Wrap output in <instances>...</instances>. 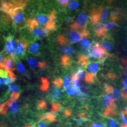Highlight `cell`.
<instances>
[{
    "label": "cell",
    "mask_w": 127,
    "mask_h": 127,
    "mask_svg": "<svg viewBox=\"0 0 127 127\" xmlns=\"http://www.w3.org/2000/svg\"><path fill=\"white\" fill-rule=\"evenodd\" d=\"M34 19L39 26L50 31H54L57 29L56 12L54 10L48 14H37Z\"/></svg>",
    "instance_id": "1"
},
{
    "label": "cell",
    "mask_w": 127,
    "mask_h": 127,
    "mask_svg": "<svg viewBox=\"0 0 127 127\" xmlns=\"http://www.w3.org/2000/svg\"><path fill=\"white\" fill-rule=\"evenodd\" d=\"M26 25L32 35L37 38H42L47 36L50 31L45 28L40 26L34 18H30L26 22Z\"/></svg>",
    "instance_id": "2"
},
{
    "label": "cell",
    "mask_w": 127,
    "mask_h": 127,
    "mask_svg": "<svg viewBox=\"0 0 127 127\" xmlns=\"http://www.w3.org/2000/svg\"><path fill=\"white\" fill-rule=\"evenodd\" d=\"M109 14V9L108 8L99 7L94 9L90 16V22L92 24L104 22L107 19Z\"/></svg>",
    "instance_id": "3"
},
{
    "label": "cell",
    "mask_w": 127,
    "mask_h": 127,
    "mask_svg": "<svg viewBox=\"0 0 127 127\" xmlns=\"http://www.w3.org/2000/svg\"><path fill=\"white\" fill-rule=\"evenodd\" d=\"M24 8V7L15 8L8 14L16 28H21L25 25Z\"/></svg>",
    "instance_id": "4"
},
{
    "label": "cell",
    "mask_w": 127,
    "mask_h": 127,
    "mask_svg": "<svg viewBox=\"0 0 127 127\" xmlns=\"http://www.w3.org/2000/svg\"><path fill=\"white\" fill-rule=\"evenodd\" d=\"M89 54L91 57L98 59L101 63L111 56L100 46L99 43L95 42L92 43L89 50Z\"/></svg>",
    "instance_id": "5"
},
{
    "label": "cell",
    "mask_w": 127,
    "mask_h": 127,
    "mask_svg": "<svg viewBox=\"0 0 127 127\" xmlns=\"http://www.w3.org/2000/svg\"><path fill=\"white\" fill-rule=\"evenodd\" d=\"M90 37V32L86 28L79 30H72L68 33V38L71 43H75L82 39H87Z\"/></svg>",
    "instance_id": "6"
},
{
    "label": "cell",
    "mask_w": 127,
    "mask_h": 127,
    "mask_svg": "<svg viewBox=\"0 0 127 127\" xmlns=\"http://www.w3.org/2000/svg\"><path fill=\"white\" fill-rule=\"evenodd\" d=\"M6 42L5 46L4 51L7 54L9 55V57L14 60L16 59V50L17 48V42L12 35H9L6 38Z\"/></svg>",
    "instance_id": "7"
},
{
    "label": "cell",
    "mask_w": 127,
    "mask_h": 127,
    "mask_svg": "<svg viewBox=\"0 0 127 127\" xmlns=\"http://www.w3.org/2000/svg\"><path fill=\"white\" fill-rule=\"evenodd\" d=\"M88 18L86 13L82 11L77 17L76 19L70 26L71 29L79 30L86 28Z\"/></svg>",
    "instance_id": "8"
},
{
    "label": "cell",
    "mask_w": 127,
    "mask_h": 127,
    "mask_svg": "<svg viewBox=\"0 0 127 127\" xmlns=\"http://www.w3.org/2000/svg\"><path fill=\"white\" fill-rule=\"evenodd\" d=\"M116 99L114 98L113 95L111 94H107L104 95L102 99V103L104 109H112L116 110V105L115 102Z\"/></svg>",
    "instance_id": "9"
},
{
    "label": "cell",
    "mask_w": 127,
    "mask_h": 127,
    "mask_svg": "<svg viewBox=\"0 0 127 127\" xmlns=\"http://www.w3.org/2000/svg\"><path fill=\"white\" fill-rule=\"evenodd\" d=\"M17 45L16 50V54L18 57H22L25 54L27 49L28 43L27 41L22 39H19L17 40Z\"/></svg>",
    "instance_id": "10"
},
{
    "label": "cell",
    "mask_w": 127,
    "mask_h": 127,
    "mask_svg": "<svg viewBox=\"0 0 127 127\" xmlns=\"http://www.w3.org/2000/svg\"><path fill=\"white\" fill-rule=\"evenodd\" d=\"M93 29L96 36L97 37H104L106 33V31L104 28V25L100 23L93 24Z\"/></svg>",
    "instance_id": "11"
},
{
    "label": "cell",
    "mask_w": 127,
    "mask_h": 127,
    "mask_svg": "<svg viewBox=\"0 0 127 127\" xmlns=\"http://www.w3.org/2000/svg\"><path fill=\"white\" fill-rule=\"evenodd\" d=\"M102 47L106 51H110L113 49L114 45L111 37L104 36L101 41Z\"/></svg>",
    "instance_id": "12"
},
{
    "label": "cell",
    "mask_w": 127,
    "mask_h": 127,
    "mask_svg": "<svg viewBox=\"0 0 127 127\" xmlns=\"http://www.w3.org/2000/svg\"><path fill=\"white\" fill-rule=\"evenodd\" d=\"M88 65L87 70L88 72L96 76V73L101 69V62H93Z\"/></svg>",
    "instance_id": "13"
},
{
    "label": "cell",
    "mask_w": 127,
    "mask_h": 127,
    "mask_svg": "<svg viewBox=\"0 0 127 127\" xmlns=\"http://www.w3.org/2000/svg\"><path fill=\"white\" fill-rule=\"evenodd\" d=\"M13 59L9 57L5 58L3 61V64L7 69V71H12L15 70L14 67Z\"/></svg>",
    "instance_id": "14"
},
{
    "label": "cell",
    "mask_w": 127,
    "mask_h": 127,
    "mask_svg": "<svg viewBox=\"0 0 127 127\" xmlns=\"http://www.w3.org/2000/svg\"><path fill=\"white\" fill-rule=\"evenodd\" d=\"M78 63L82 66H86L89 63V56L85 54H80L78 57Z\"/></svg>",
    "instance_id": "15"
},
{
    "label": "cell",
    "mask_w": 127,
    "mask_h": 127,
    "mask_svg": "<svg viewBox=\"0 0 127 127\" xmlns=\"http://www.w3.org/2000/svg\"><path fill=\"white\" fill-rule=\"evenodd\" d=\"M92 43L87 40V39H82L80 41V46L82 50L86 53H89V50L91 48Z\"/></svg>",
    "instance_id": "16"
},
{
    "label": "cell",
    "mask_w": 127,
    "mask_h": 127,
    "mask_svg": "<svg viewBox=\"0 0 127 127\" xmlns=\"http://www.w3.org/2000/svg\"><path fill=\"white\" fill-rule=\"evenodd\" d=\"M13 102L10 101L9 100L4 103H2V104L0 105V114L2 115L6 114L7 112L8 107L10 106V105L12 104Z\"/></svg>",
    "instance_id": "17"
},
{
    "label": "cell",
    "mask_w": 127,
    "mask_h": 127,
    "mask_svg": "<svg viewBox=\"0 0 127 127\" xmlns=\"http://www.w3.org/2000/svg\"><path fill=\"white\" fill-rule=\"evenodd\" d=\"M72 63V60L69 56L64 55L61 58V64L64 67L69 66Z\"/></svg>",
    "instance_id": "18"
},
{
    "label": "cell",
    "mask_w": 127,
    "mask_h": 127,
    "mask_svg": "<svg viewBox=\"0 0 127 127\" xmlns=\"http://www.w3.org/2000/svg\"><path fill=\"white\" fill-rule=\"evenodd\" d=\"M41 84L40 85V90L41 91L45 92L48 90L50 87V82L47 79L44 77L41 78Z\"/></svg>",
    "instance_id": "19"
},
{
    "label": "cell",
    "mask_w": 127,
    "mask_h": 127,
    "mask_svg": "<svg viewBox=\"0 0 127 127\" xmlns=\"http://www.w3.org/2000/svg\"><path fill=\"white\" fill-rule=\"evenodd\" d=\"M96 76L90 73H85L83 80L87 83L91 84V83H93L96 80Z\"/></svg>",
    "instance_id": "20"
},
{
    "label": "cell",
    "mask_w": 127,
    "mask_h": 127,
    "mask_svg": "<svg viewBox=\"0 0 127 127\" xmlns=\"http://www.w3.org/2000/svg\"><path fill=\"white\" fill-rule=\"evenodd\" d=\"M39 44L37 42H34L32 43L31 46H30L29 50H28V52L32 54H36L38 52L39 49Z\"/></svg>",
    "instance_id": "21"
},
{
    "label": "cell",
    "mask_w": 127,
    "mask_h": 127,
    "mask_svg": "<svg viewBox=\"0 0 127 127\" xmlns=\"http://www.w3.org/2000/svg\"><path fill=\"white\" fill-rule=\"evenodd\" d=\"M62 52L66 55H71L75 53V50L73 48L69 46H64L61 49Z\"/></svg>",
    "instance_id": "22"
},
{
    "label": "cell",
    "mask_w": 127,
    "mask_h": 127,
    "mask_svg": "<svg viewBox=\"0 0 127 127\" xmlns=\"http://www.w3.org/2000/svg\"><path fill=\"white\" fill-rule=\"evenodd\" d=\"M79 7V3L76 0H73L70 1L68 4V9L71 11L75 10Z\"/></svg>",
    "instance_id": "23"
},
{
    "label": "cell",
    "mask_w": 127,
    "mask_h": 127,
    "mask_svg": "<svg viewBox=\"0 0 127 127\" xmlns=\"http://www.w3.org/2000/svg\"><path fill=\"white\" fill-rule=\"evenodd\" d=\"M51 95L56 99H59L61 96V92L58 88H53L51 91Z\"/></svg>",
    "instance_id": "24"
},
{
    "label": "cell",
    "mask_w": 127,
    "mask_h": 127,
    "mask_svg": "<svg viewBox=\"0 0 127 127\" xmlns=\"http://www.w3.org/2000/svg\"><path fill=\"white\" fill-rule=\"evenodd\" d=\"M71 82L74 86L76 87L78 89L80 87V84L79 82V79L77 76L76 73H74L71 76Z\"/></svg>",
    "instance_id": "25"
},
{
    "label": "cell",
    "mask_w": 127,
    "mask_h": 127,
    "mask_svg": "<svg viewBox=\"0 0 127 127\" xmlns=\"http://www.w3.org/2000/svg\"><path fill=\"white\" fill-rule=\"evenodd\" d=\"M28 63L29 66L32 68L39 67L40 62H39L36 59L34 58H29L28 59Z\"/></svg>",
    "instance_id": "26"
},
{
    "label": "cell",
    "mask_w": 127,
    "mask_h": 127,
    "mask_svg": "<svg viewBox=\"0 0 127 127\" xmlns=\"http://www.w3.org/2000/svg\"><path fill=\"white\" fill-rule=\"evenodd\" d=\"M66 92V94L68 95H75L77 94L79 92V90L78 88L74 86H71L67 89Z\"/></svg>",
    "instance_id": "27"
},
{
    "label": "cell",
    "mask_w": 127,
    "mask_h": 127,
    "mask_svg": "<svg viewBox=\"0 0 127 127\" xmlns=\"http://www.w3.org/2000/svg\"><path fill=\"white\" fill-rule=\"evenodd\" d=\"M45 117L44 119L47 122H50V123H54L56 121V116L54 114L51 113H48L47 114H44Z\"/></svg>",
    "instance_id": "28"
},
{
    "label": "cell",
    "mask_w": 127,
    "mask_h": 127,
    "mask_svg": "<svg viewBox=\"0 0 127 127\" xmlns=\"http://www.w3.org/2000/svg\"><path fill=\"white\" fill-rule=\"evenodd\" d=\"M57 41L60 45L65 46L68 44L67 39L63 35H59L57 37Z\"/></svg>",
    "instance_id": "29"
},
{
    "label": "cell",
    "mask_w": 127,
    "mask_h": 127,
    "mask_svg": "<svg viewBox=\"0 0 127 127\" xmlns=\"http://www.w3.org/2000/svg\"><path fill=\"white\" fill-rule=\"evenodd\" d=\"M104 115L106 117H114L116 116V110L112 109H104Z\"/></svg>",
    "instance_id": "30"
},
{
    "label": "cell",
    "mask_w": 127,
    "mask_h": 127,
    "mask_svg": "<svg viewBox=\"0 0 127 127\" xmlns=\"http://www.w3.org/2000/svg\"><path fill=\"white\" fill-rule=\"evenodd\" d=\"M116 23H114L112 21H109L104 25V28H105L106 32L113 30L114 28V27H116Z\"/></svg>",
    "instance_id": "31"
},
{
    "label": "cell",
    "mask_w": 127,
    "mask_h": 127,
    "mask_svg": "<svg viewBox=\"0 0 127 127\" xmlns=\"http://www.w3.org/2000/svg\"><path fill=\"white\" fill-rule=\"evenodd\" d=\"M118 123L113 119L109 118L106 122L107 127H118Z\"/></svg>",
    "instance_id": "32"
},
{
    "label": "cell",
    "mask_w": 127,
    "mask_h": 127,
    "mask_svg": "<svg viewBox=\"0 0 127 127\" xmlns=\"http://www.w3.org/2000/svg\"><path fill=\"white\" fill-rule=\"evenodd\" d=\"M18 108V103L16 101H15L12 102V104L10 106V112L12 114H15L17 112Z\"/></svg>",
    "instance_id": "33"
},
{
    "label": "cell",
    "mask_w": 127,
    "mask_h": 127,
    "mask_svg": "<svg viewBox=\"0 0 127 127\" xmlns=\"http://www.w3.org/2000/svg\"><path fill=\"white\" fill-rule=\"evenodd\" d=\"M37 107L39 110H43L47 107V103L45 101L41 100L38 102L37 104Z\"/></svg>",
    "instance_id": "34"
},
{
    "label": "cell",
    "mask_w": 127,
    "mask_h": 127,
    "mask_svg": "<svg viewBox=\"0 0 127 127\" xmlns=\"http://www.w3.org/2000/svg\"><path fill=\"white\" fill-rule=\"evenodd\" d=\"M61 109V106L60 104L59 103H54L52 104V109L51 112L52 113H56L60 111Z\"/></svg>",
    "instance_id": "35"
},
{
    "label": "cell",
    "mask_w": 127,
    "mask_h": 127,
    "mask_svg": "<svg viewBox=\"0 0 127 127\" xmlns=\"http://www.w3.org/2000/svg\"><path fill=\"white\" fill-rule=\"evenodd\" d=\"M112 94L113 95L114 98L116 100H120L121 99L122 95L120 91L117 89H114Z\"/></svg>",
    "instance_id": "36"
},
{
    "label": "cell",
    "mask_w": 127,
    "mask_h": 127,
    "mask_svg": "<svg viewBox=\"0 0 127 127\" xmlns=\"http://www.w3.org/2000/svg\"><path fill=\"white\" fill-rule=\"evenodd\" d=\"M85 71L82 69V68H80L78 71L77 73H76L77 74V76L78 77V79H84V78L85 76Z\"/></svg>",
    "instance_id": "37"
},
{
    "label": "cell",
    "mask_w": 127,
    "mask_h": 127,
    "mask_svg": "<svg viewBox=\"0 0 127 127\" xmlns=\"http://www.w3.org/2000/svg\"><path fill=\"white\" fill-rule=\"evenodd\" d=\"M53 83L57 87L61 88L63 84V81L62 79L59 78H58V79H56L54 80Z\"/></svg>",
    "instance_id": "38"
},
{
    "label": "cell",
    "mask_w": 127,
    "mask_h": 127,
    "mask_svg": "<svg viewBox=\"0 0 127 127\" xmlns=\"http://www.w3.org/2000/svg\"><path fill=\"white\" fill-rule=\"evenodd\" d=\"M104 90L106 93L112 94L114 88H113V87L105 83L104 84Z\"/></svg>",
    "instance_id": "39"
},
{
    "label": "cell",
    "mask_w": 127,
    "mask_h": 127,
    "mask_svg": "<svg viewBox=\"0 0 127 127\" xmlns=\"http://www.w3.org/2000/svg\"><path fill=\"white\" fill-rule=\"evenodd\" d=\"M20 94L19 92H14L10 95V98L9 100L11 102H13V101L17 100L20 96Z\"/></svg>",
    "instance_id": "40"
},
{
    "label": "cell",
    "mask_w": 127,
    "mask_h": 127,
    "mask_svg": "<svg viewBox=\"0 0 127 127\" xmlns=\"http://www.w3.org/2000/svg\"><path fill=\"white\" fill-rule=\"evenodd\" d=\"M17 69L19 71V73H21L24 74L26 72V69L24 67V66L23 65V64L20 63V62H18V63L17 64Z\"/></svg>",
    "instance_id": "41"
},
{
    "label": "cell",
    "mask_w": 127,
    "mask_h": 127,
    "mask_svg": "<svg viewBox=\"0 0 127 127\" xmlns=\"http://www.w3.org/2000/svg\"><path fill=\"white\" fill-rule=\"evenodd\" d=\"M70 84V78L69 77L66 76L64 78V90H66L67 89Z\"/></svg>",
    "instance_id": "42"
},
{
    "label": "cell",
    "mask_w": 127,
    "mask_h": 127,
    "mask_svg": "<svg viewBox=\"0 0 127 127\" xmlns=\"http://www.w3.org/2000/svg\"><path fill=\"white\" fill-rule=\"evenodd\" d=\"M71 0H58V2L61 7H65Z\"/></svg>",
    "instance_id": "43"
},
{
    "label": "cell",
    "mask_w": 127,
    "mask_h": 127,
    "mask_svg": "<svg viewBox=\"0 0 127 127\" xmlns=\"http://www.w3.org/2000/svg\"><path fill=\"white\" fill-rule=\"evenodd\" d=\"M7 74L10 78V79L11 80V82H14L16 80V79H17L16 76L15 75V74L12 71H8Z\"/></svg>",
    "instance_id": "44"
},
{
    "label": "cell",
    "mask_w": 127,
    "mask_h": 127,
    "mask_svg": "<svg viewBox=\"0 0 127 127\" xmlns=\"http://www.w3.org/2000/svg\"><path fill=\"white\" fill-rule=\"evenodd\" d=\"M122 63L123 66V68L124 69V73L127 75V58L123 59Z\"/></svg>",
    "instance_id": "45"
},
{
    "label": "cell",
    "mask_w": 127,
    "mask_h": 127,
    "mask_svg": "<svg viewBox=\"0 0 127 127\" xmlns=\"http://www.w3.org/2000/svg\"><path fill=\"white\" fill-rule=\"evenodd\" d=\"M9 90L10 91H17L19 90V87L15 84H11L9 87Z\"/></svg>",
    "instance_id": "46"
},
{
    "label": "cell",
    "mask_w": 127,
    "mask_h": 127,
    "mask_svg": "<svg viewBox=\"0 0 127 127\" xmlns=\"http://www.w3.org/2000/svg\"><path fill=\"white\" fill-rule=\"evenodd\" d=\"M72 115V112L69 109H66L64 110V115L65 117L68 118L71 116Z\"/></svg>",
    "instance_id": "47"
},
{
    "label": "cell",
    "mask_w": 127,
    "mask_h": 127,
    "mask_svg": "<svg viewBox=\"0 0 127 127\" xmlns=\"http://www.w3.org/2000/svg\"><path fill=\"white\" fill-rule=\"evenodd\" d=\"M11 81L9 78H4L2 80V83L4 85H8L11 82Z\"/></svg>",
    "instance_id": "48"
},
{
    "label": "cell",
    "mask_w": 127,
    "mask_h": 127,
    "mask_svg": "<svg viewBox=\"0 0 127 127\" xmlns=\"http://www.w3.org/2000/svg\"><path fill=\"white\" fill-rule=\"evenodd\" d=\"M122 96L123 99H127V89H123L122 91Z\"/></svg>",
    "instance_id": "49"
},
{
    "label": "cell",
    "mask_w": 127,
    "mask_h": 127,
    "mask_svg": "<svg viewBox=\"0 0 127 127\" xmlns=\"http://www.w3.org/2000/svg\"><path fill=\"white\" fill-rule=\"evenodd\" d=\"M8 74L6 72L3 71V70H0V77L2 78L7 77Z\"/></svg>",
    "instance_id": "50"
},
{
    "label": "cell",
    "mask_w": 127,
    "mask_h": 127,
    "mask_svg": "<svg viewBox=\"0 0 127 127\" xmlns=\"http://www.w3.org/2000/svg\"><path fill=\"white\" fill-rule=\"evenodd\" d=\"M91 127H105V126L103 124H102L101 123H93L92 124Z\"/></svg>",
    "instance_id": "51"
},
{
    "label": "cell",
    "mask_w": 127,
    "mask_h": 127,
    "mask_svg": "<svg viewBox=\"0 0 127 127\" xmlns=\"http://www.w3.org/2000/svg\"><path fill=\"white\" fill-rule=\"evenodd\" d=\"M107 76L110 79H115L116 78V76L113 73H108Z\"/></svg>",
    "instance_id": "52"
},
{
    "label": "cell",
    "mask_w": 127,
    "mask_h": 127,
    "mask_svg": "<svg viewBox=\"0 0 127 127\" xmlns=\"http://www.w3.org/2000/svg\"><path fill=\"white\" fill-rule=\"evenodd\" d=\"M46 66V63L44 61L43 62H40L39 63V67L40 68H44Z\"/></svg>",
    "instance_id": "53"
},
{
    "label": "cell",
    "mask_w": 127,
    "mask_h": 127,
    "mask_svg": "<svg viewBox=\"0 0 127 127\" xmlns=\"http://www.w3.org/2000/svg\"><path fill=\"white\" fill-rule=\"evenodd\" d=\"M123 89H127V77L124 79L123 81Z\"/></svg>",
    "instance_id": "54"
},
{
    "label": "cell",
    "mask_w": 127,
    "mask_h": 127,
    "mask_svg": "<svg viewBox=\"0 0 127 127\" xmlns=\"http://www.w3.org/2000/svg\"><path fill=\"white\" fill-rule=\"evenodd\" d=\"M38 127H47V124L44 122H41L38 124Z\"/></svg>",
    "instance_id": "55"
},
{
    "label": "cell",
    "mask_w": 127,
    "mask_h": 127,
    "mask_svg": "<svg viewBox=\"0 0 127 127\" xmlns=\"http://www.w3.org/2000/svg\"><path fill=\"white\" fill-rule=\"evenodd\" d=\"M44 117H45V115H44V114H41L39 116V120L40 121H41L43 119H44Z\"/></svg>",
    "instance_id": "56"
},
{
    "label": "cell",
    "mask_w": 127,
    "mask_h": 127,
    "mask_svg": "<svg viewBox=\"0 0 127 127\" xmlns=\"http://www.w3.org/2000/svg\"><path fill=\"white\" fill-rule=\"evenodd\" d=\"M3 57H2V55L0 54V64L2 63V62H3Z\"/></svg>",
    "instance_id": "57"
},
{
    "label": "cell",
    "mask_w": 127,
    "mask_h": 127,
    "mask_svg": "<svg viewBox=\"0 0 127 127\" xmlns=\"http://www.w3.org/2000/svg\"><path fill=\"white\" fill-rule=\"evenodd\" d=\"M120 127H127V124L125 123H123L121 125Z\"/></svg>",
    "instance_id": "58"
},
{
    "label": "cell",
    "mask_w": 127,
    "mask_h": 127,
    "mask_svg": "<svg viewBox=\"0 0 127 127\" xmlns=\"http://www.w3.org/2000/svg\"><path fill=\"white\" fill-rule=\"evenodd\" d=\"M0 127H7L4 124H1L0 125Z\"/></svg>",
    "instance_id": "59"
},
{
    "label": "cell",
    "mask_w": 127,
    "mask_h": 127,
    "mask_svg": "<svg viewBox=\"0 0 127 127\" xmlns=\"http://www.w3.org/2000/svg\"><path fill=\"white\" fill-rule=\"evenodd\" d=\"M31 127H36V125H35V124H34L32 125V126H31Z\"/></svg>",
    "instance_id": "60"
},
{
    "label": "cell",
    "mask_w": 127,
    "mask_h": 127,
    "mask_svg": "<svg viewBox=\"0 0 127 127\" xmlns=\"http://www.w3.org/2000/svg\"><path fill=\"white\" fill-rule=\"evenodd\" d=\"M25 127H31L30 125H27V126H26Z\"/></svg>",
    "instance_id": "61"
},
{
    "label": "cell",
    "mask_w": 127,
    "mask_h": 127,
    "mask_svg": "<svg viewBox=\"0 0 127 127\" xmlns=\"http://www.w3.org/2000/svg\"></svg>",
    "instance_id": "62"
}]
</instances>
